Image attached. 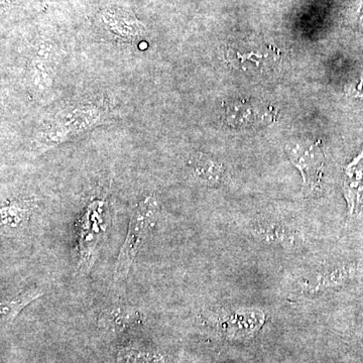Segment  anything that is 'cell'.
Returning <instances> with one entry per match:
<instances>
[{
	"label": "cell",
	"instance_id": "8",
	"mask_svg": "<svg viewBox=\"0 0 363 363\" xmlns=\"http://www.w3.org/2000/svg\"><path fill=\"white\" fill-rule=\"evenodd\" d=\"M355 14H357V18L359 21L360 25L363 26V0H360L358 2L357 9H355Z\"/></svg>",
	"mask_w": 363,
	"mask_h": 363
},
{
	"label": "cell",
	"instance_id": "7",
	"mask_svg": "<svg viewBox=\"0 0 363 363\" xmlns=\"http://www.w3.org/2000/svg\"><path fill=\"white\" fill-rule=\"evenodd\" d=\"M193 173L201 181L211 184L217 183L221 178L222 167L213 160L200 157L193 166Z\"/></svg>",
	"mask_w": 363,
	"mask_h": 363
},
{
	"label": "cell",
	"instance_id": "3",
	"mask_svg": "<svg viewBox=\"0 0 363 363\" xmlns=\"http://www.w3.org/2000/svg\"><path fill=\"white\" fill-rule=\"evenodd\" d=\"M225 58L238 70L255 71L262 74L272 70L279 60L278 55L272 50L267 52L257 50L247 52L236 45H227Z\"/></svg>",
	"mask_w": 363,
	"mask_h": 363
},
{
	"label": "cell",
	"instance_id": "4",
	"mask_svg": "<svg viewBox=\"0 0 363 363\" xmlns=\"http://www.w3.org/2000/svg\"><path fill=\"white\" fill-rule=\"evenodd\" d=\"M105 26L119 39L133 40L142 37L145 28L130 14L121 11H108L102 16Z\"/></svg>",
	"mask_w": 363,
	"mask_h": 363
},
{
	"label": "cell",
	"instance_id": "2",
	"mask_svg": "<svg viewBox=\"0 0 363 363\" xmlns=\"http://www.w3.org/2000/svg\"><path fill=\"white\" fill-rule=\"evenodd\" d=\"M289 156L296 168L302 173L306 192L319 187L324 162L319 143H296L289 147Z\"/></svg>",
	"mask_w": 363,
	"mask_h": 363
},
{
	"label": "cell",
	"instance_id": "1",
	"mask_svg": "<svg viewBox=\"0 0 363 363\" xmlns=\"http://www.w3.org/2000/svg\"><path fill=\"white\" fill-rule=\"evenodd\" d=\"M159 215V205L155 196H147L138 202L131 215L128 235L118 257H117L114 281L121 284L125 281L131 264L135 260L143 241L147 238L150 228L154 225Z\"/></svg>",
	"mask_w": 363,
	"mask_h": 363
},
{
	"label": "cell",
	"instance_id": "5",
	"mask_svg": "<svg viewBox=\"0 0 363 363\" xmlns=\"http://www.w3.org/2000/svg\"><path fill=\"white\" fill-rule=\"evenodd\" d=\"M343 184L350 213L353 214L363 200V150L346 167Z\"/></svg>",
	"mask_w": 363,
	"mask_h": 363
},
{
	"label": "cell",
	"instance_id": "6",
	"mask_svg": "<svg viewBox=\"0 0 363 363\" xmlns=\"http://www.w3.org/2000/svg\"><path fill=\"white\" fill-rule=\"evenodd\" d=\"M42 295V291L38 290V289H30V290L16 296L11 300H2L1 304H0L2 323H11V321H13L14 318L20 314L23 308Z\"/></svg>",
	"mask_w": 363,
	"mask_h": 363
}]
</instances>
